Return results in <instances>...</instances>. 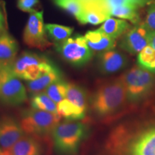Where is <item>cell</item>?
<instances>
[{"label":"cell","mask_w":155,"mask_h":155,"mask_svg":"<svg viewBox=\"0 0 155 155\" xmlns=\"http://www.w3.org/2000/svg\"><path fill=\"white\" fill-rule=\"evenodd\" d=\"M30 104L34 109L58 114L57 104L54 102L45 92L34 94L31 98Z\"/></svg>","instance_id":"cell-20"},{"label":"cell","mask_w":155,"mask_h":155,"mask_svg":"<svg viewBox=\"0 0 155 155\" xmlns=\"http://www.w3.org/2000/svg\"><path fill=\"white\" fill-rule=\"evenodd\" d=\"M58 111L60 116L70 121L81 120L84 119L86 115V111L69 101L66 98L58 103Z\"/></svg>","instance_id":"cell-19"},{"label":"cell","mask_w":155,"mask_h":155,"mask_svg":"<svg viewBox=\"0 0 155 155\" xmlns=\"http://www.w3.org/2000/svg\"><path fill=\"white\" fill-rule=\"evenodd\" d=\"M55 66L47 58L38 54L25 51L16 58L12 65L15 75L25 81H34Z\"/></svg>","instance_id":"cell-5"},{"label":"cell","mask_w":155,"mask_h":155,"mask_svg":"<svg viewBox=\"0 0 155 155\" xmlns=\"http://www.w3.org/2000/svg\"><path fill=\"white\" fill-rule=\"evenodd\" d=\"M149 71H150V72H152V73H154L155 75V63L153 64V65L152 66V68L149 70Z\"/></svg>","instance_id":"cell-31"},{"label":"cell","mask_w":155,"mask_h":155,"mask_svg":"<svg viewBox=\"0 0 155 155\" xmlns=\"http://www.w3.org/2000/svg\"><path fill=\"white\" fill-rule=\"evenodd\" d=\"M137 63L139 67L149 71L155 63V50L151 46H147L139 53Z\"/></svg>","instance_id":"cell-25"},{"label":"cell","mask_w":155,"mask_h":155,"mask_svg":"<svg viewBox=\"0 0 155 155\" xmlns=\"http://www.w3.org/2000/svg\"><path fill=\"white\" fill-rule=\"evenodd\" d=\"M0 154H1V149H0Z\"/></svg>","instance_id":"cell-33"},{"label":"cell","mask_w":155,"mask_h":155,"mask_svg":"<svg viewBox=\"0 0 155 155\" xmlns=\"http://www.w3.org/2000/svg\"><path fill=\"white\" fill-rule=\"evenodd\" d=\"M61 119L59 114L32 108L23 112L19 123L25 134L35 137H45L53 133Z\"/></svg>","instance_id":"cell-4"},{"label":"cell","mask_w":155,"mask_h":155,"mask_svg":"<svg viewBox=\"0 0 155 155\" xmlns=\"http://www.w3.org/2000/svg\"><path fill=\"white\" fill-rule=\"evenodd\" d=\"M3 25H4V17L2 13L1 9H0V32H2L3 30Z\"/></svg>","instance_id":"cell-30"},{"label":"cell","mask_w":155,"mask_h":155,"mask_svg":"<svg viewBox=\"0 0 155 155\" xmlns=\"http://www.w3.org/2000/svg\"><path fill=\"white\" fill-rule=\"evenodd\" d=\"M87 134L88 127L85 124L70 120L60 122L52 133L55 149L64 155L77 154Z\"/></svg>","instance_id":"cell-2"},{"label":"cell","mask_w":155,"mask_h":155,"mask_svg":"<svg viewBox=\"0 0 155 155\" xmlns=\"http://www.w3.org/2000/svg\"><path fill=\"white\" fill-rule=\"evenodd\" d=\"M42 144L32 136L24 134L12 147L7 155H42Z\"/></svg>","instance_id":"cell-13"},{"label":"cell","mask_w":155,"mask_h":155,"mask_svg":"<svg viewBox=\"0 0 155 155\" xmlns=\"http://www.w3.org/2000/svg\"><path fill=\"white\" fill-rule=\"evenodd\" d=\"M58 6L74 16L78 21L82 15L83 6L81 0H55Z\"/></svg>","instance_id":"cell-24"},{"label":"cell","mask_w":155,"mask_h":155,"mask_svg":"<svg viewBox=\"0 0 155 155\" xmlns=\"http://www.w3.org/2000/svg\"><path fill=\"white\" fill-rule=\"evenodd\" d=\"M101 2L104 4V5L105 6L106 8L107 9L109 14L111 10H112V9L114 8H116V7L131 3L129 0H101Z\"/></svg>","instance_id":"cell-28"},{"label":"cell","mask_w":155,"mask_h":155,"mask_svg":"<svg viewBox=\"0 0 155 155\" xmlns=\"http://www.w3.org/2000/svg\"><path fill=\"white\" fill-rule=\"evenodd\" d=\"M130 28V25L122 19L109 18L106 19L98 30L109 36L110 38L116 39L125 34Z\"/></svg>","instance_id":"cell-18"},{"label":"cell","mask_w":155,"mask_h":155,"mask_svg":"<svg viewBox=\"0 0 155 155\" xmlns=\"http://www.w3.org/2000/svg\"><path fill=\"white\" fill-rule=\"evenodd\" d=\"M144 24L150 31H155V4L151 5L147 11Z\"/></svg>","instance_id":"cell-27"},{"label":"cell","mask_w":155,"mask_h":155,"mask_svg":"<svg viewBox=\"0 0 155 155\" xmlns=\"http://www.w3.org/2000/svg\"><path fill=\"white\" fill-rule=\"evenodd\" d=\"M86 43L92 51L103 53L113 50L116 46V40L106 35L98 30L88 31L85 35Z\"/></svg>","instance_id":"cell-14"},{"label":"cell","mask_w":155,"mask_h":155,"mask_svg":"<svg viewBox=\"0 0 155 155\" xmlns=\"http://www.w3.org/2000/svg\"><path fill=\"white\" fill-rule=\"evenodd\" d=\"M66 99L87 112L89 108V97L83 87L73 83H68Z\"/></svg>","instance_id":"cell-17"},{"label":"cell","mask_w":155,"mask_h":155,"mask_svg":"<svg viewBox=\"0 0 155 155\" xmlns=\"http://www.w3.org/2000/svg\"><path fill=\"white\" fill-rule=\"evenodd\" d=\"M83 10L78 22L81 24L96 25L104 22L111 17L101 0H81Z\"/></svg>","instance_id":"cell-12"},{"label":"cell","mask_w":155,"mask_h":155,"mask_svg":"<svg viewBox=\"0 0 155 155\" xmlns=\"http://www.w3.org/2000/svg\"><path fill=\"white\" fill-rule=\"evenodd\" d=\"M4 66H5V65H3L2 63L1 62H0V73H1L2 71Z\"/></svg>","instance_id":"cell-32"},{"label":"cell","mask_w":155,"mask_h":155,"mask_svg":"<svg viewBox=\"0 0 155 155\" xmlns=\"http://www.w3.org/2000/svg\"><path fill=\"white\" fill-rule=\"evenodd\" d=\"M128 63L129 60L124 53L119 50H110L99 54L97 66L101 73L110 75L125 68Z\"/></svg>","instance_id":"cell-11"},{"label":"cell","mask_w":155,"mask_h":155,"mask_svg":"<svg viewBox=\"0 0 155 155\" xmlns=\"http://www.w3.org/2000/svg\"><path fill=\"white\" fill-rule=\"evenodd\" d=\"M18 53L16 40L6 32L0 34V62L5 66H12Z\"/></svg>","instance_id":"cell-15"},{"label":"cell","mask_w":155,"mask_h":155,"mask_svg":"<svg viewBox=\"0 0 155 155\" xmlns=\"http://www.w3.org/2000/svg\"><path fill=\"white\" fill-rule=\"evenodd\" d=\"M127 101L121 76L101 81L89 97V108L98 119H107L118 113Z\"/></svg>","instance_id":"cell-1"},{"label":"cell","mask_w":155,"mask_h":155,"mask_svg":"<svg viewBox=\"0 0 155 155\" xmlns=\"http://www.w3.org/2000/svg\"><path fill=\"white\" fill-rule=\"evenodd\" d=\"M138 7L131 3L116 7L111 10V16H115L120 18L128 19L134 24H137L139 21V15L137 11Z\"/></svg>","instance_id":"cell-22"},{"label":"cell","mask_w":155,"mask_h":155,"mask_svg":"<svg viewBox=\"0 0 155 155\" xmlns=\"http://www.w3.org/2000/svg\"><path fill=\"white\" fill-rule=\"evenodd\" d=\"M127 101L137 103L145 99L155 88V75L139 66H134L121 75Z\"/></svg>","instance_id":"cell-3"},{"label":"cell","mask_w":155,"mask_h":155,"mask_svg":"<svg viewBox=\"0 0 155 155\" xmlns=\"http://www.w3.org/2000/svg\"><path fill=\"white\" fill-rule=\"evenodd\" d=\"M55 49L66 63L78 68L86 65L94 55L86 43L85 37L80 35L56 43Z\"/></svg>","instance_id":"cell-6"},{"label":"cell","mask_w":155,"mask_h":155,"mask_svg":"<svg viewBox=\"0 0 155 155\" xmlns=\"http://www.w3.org/2000/svg\"><path fill=\"white\" fill-rule=\"evenodd\" d=\"M20 78L16 76L12 66H4L0 73V101L17 106L27 101V90Z\"/></svg>","instance_id":"cell-7"},{"label":"cell","mask_w":155,"mask_h":155,"mask_svg":"<svg viewBox=\"0 0 155 155\" xmlns=\"http://www.w3.org/2000/svg\"><path fill=\"white\" fill-rule=\"evenodd\" d=\"M150 32L144 23L136 25L124 34L120 47L131 55L138 54L149 45Z\"/></svg>","instance_id":"cell-10"},{"label":"cell","mask_w":155,"mask_h":155,"mask_svg":"<svg viewBox=\"0 0 155 155\" xmlns=\"http://www.w3.org/2000/svg\"><path fill=\"white\" fill-rule=\"evenodd\" d=\"M20 123L9 116L0 118V155H7L15 143L24 135Z\"/></svg>","instance_id":"cell-9"},{"label":"cell","mask_w":155,"mask_h":155,"mask_svg":"<svg viewBox=\"0 0 155 155\" xmlns=\"http://www.w3.org/2000/svg\"><path fill=\"white\" fill-rule=\"evenodd\" d=\"M149 45L155 50V31H151L149 38Z\"/></svg>","instance_id":"cell-29"},{"label":"cell","mask_w":155,"mask_h":155,"mask_svg":"<svg viewBox=\"0 0 155 155\" xmlns=\"http://www.w3.org/2000/svg\"><path fill=\"white\" fill-rule=\"evenodd\" d=\"M61 80V73L55 66L34 81H28L27 89L31 94H36L44 91L53 83Z\"/></svg>","instance_id":"cell-16"},{"label":"cell","mask_w":155,"mask_h":155,"mask_svg":"<svg viewBox=\"0 0 155 155\" xmlns=\"http://www.w3.org/2000/svg\"><path fill=\"white\" fill-rule=\"evenodd\" d=\"M68 83L63 81H58L57 82L53 83L48 87L44 92L48 95V96L55 102L58 104L66 98V92H67Z\"/></svg>","instance_id":"cell-23"},{"label":"cell","mask_w":155,"mask_h":155,"mask_svg":"<svg viewBox=\"0 0 155 155\" xmlns=\"http://www.w3.org/2000/svg\"><path fill=\"white\" fill-rule=\"evenodd\" d=\"M40 3L39 0H17V7L25 12H32L35 11V7Z\"/></svg>","instance_id":"cell-26"},{"label":"cell","mask_w":155,"mask_h":155,"mask_svg":"<svg viewBox=\"0 0 155 155\" xmlns=\"http://www.w3.org/2000/svg\"><path fill=\"white\" fill-rule=\"evenodd\" d=\"M23 40L28 47L40 50L47 49L52 45L46 35L45 25L43 22V12L35 10L30 12L24 30Z\"/></svg>","instance_id":"cell-8"},{"label":"cell","mask_w":155,"mask_h":155,"mask_svg":"<svg viewBox=\"0 0 155 155\" xmlns=\"http://www.w3.org/2000/svg\"><path fill=\"white\" fill-rule=\"evenodd\" d=\"M45 30L48 37L53 41L55 42V44L66 40L73 32V28H72L55 24L45 25Z\"/></svg>","instance_id":"cell-21"}]
</instances>
